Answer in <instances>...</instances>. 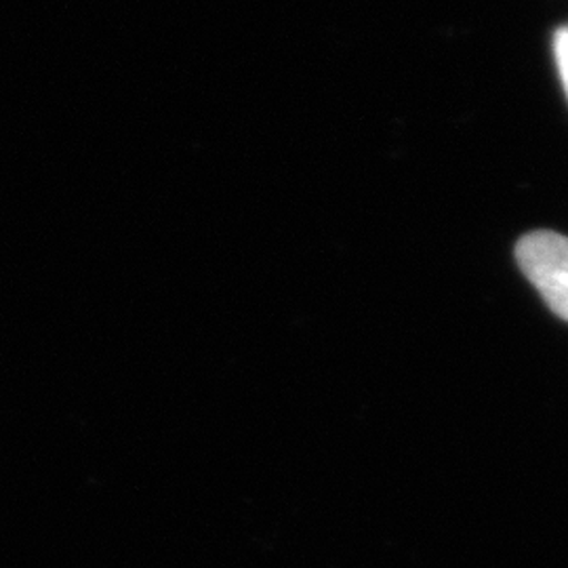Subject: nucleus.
Here are the masks:
<instances>
[{"mask_svg": "<svg viewBox=\"0 0 568 568\" xmlns=\"http://www.w3.org/2000/svg\"><path fill=\"white\" fill-rule=\"evenodd\" d=\"M516 262L556 316L568 323V239L539 230L516 244Z\"/></svg>", "mask_w": 568, "mask_h": 568, "instance_id": "nucleus-1", "label": "nucleus"}, {"mask_svg": "<svg viewBox=\"0 0 568 568\" xmlns=\"http://www.w3.org/2000/svg\"><path fill=\"white\" fill-rule=\"evenodd\" d=\"M554 55H556L558 72H560V79H562L568 98V23L562 26L554 37Z\"/></svg>", "mask_w": 568, "mask_h": 568, "instance_id": "nucleus-2", "label": "nucleus"}]
</instances>
